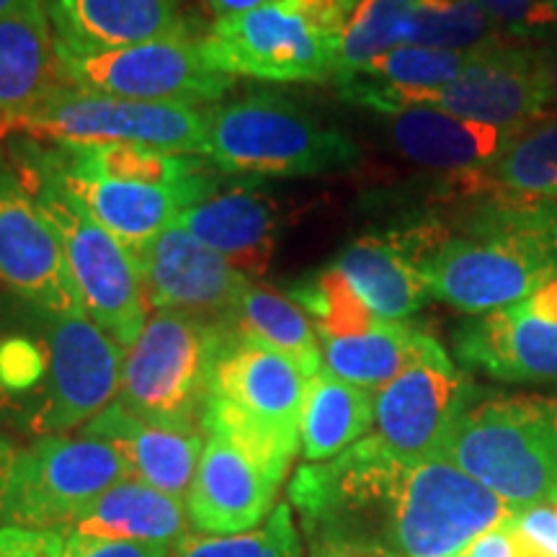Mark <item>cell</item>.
Listing matches in <instances>:
<instances>
[{"instance_id": "6da1fadb", "label": "cell", "mask_w": 557, "mask_h": 557, "mask_svg": "<svg viewBox=\"0 0 557 557\" xmlns=\"http://www.w3.org/2000/svg\"><path fill=\"white\" fill-rule=\"evenodd\" d=\"M289 500L315 557H451L517 513L449 459H403L374 434L299 468Z\"/></svg>"}, {"instance_id": "7a4b0ae2", "label": "cell", "mask_w": 557, "mask_h": 557, "mask_svg": "<svg viewBox=\"0 0 557 557\" xmlns=\"http://www.w3.org/2000/svg\"><path fill=\"white\" fill-rule=\"evenodd\" d=\"M9 156L24 186L58 233L88 318L129 348L148 323V299L132 250L101 227L75 197L62 178L52 148H41L37 139L16 137Z\"/></svg>"}, {"instance_id": "3957f363", "label": "cell", "mask_w": 557, "mask_h": 557, "mask_svg": "<svg viewBox=\"0 0 557 557\" xmlns=\"http://www.w3.org/2000/svg\"><path fill=\"white\" fill-rule=\"evenodd\" d=\"M310 374L227 325L214 359L201 431L227 438L278 485L302 449L299 429Z\"/></svg>"}, {"instance_id": "277c9868", "label": "cell", "mask_w": 557, "mask_h": 557, "mask_svg": "<svg viewBox=\"0 0 557 557\" xmlns=\"http://www.w3.org/2000/svg\"><path fill=\"white\" fill-rule=\"evenodd\" d=\"M444 459L517 513L557 504V398L493 395L470 403Z\"/></svg>"}, {"instance_id": "5b68a950", "label": "cell", "mask_w": 557, "mask_h": 557, "mask_svg": "<svg viewBox=\"0 0 557 557\" xmlns=\"http://www.w3.org/2000/svg\"><path fill=\"white\" fill-rule=\"evenodd\" d=\"M201 158L238 176L302 178L354 169L359 148L284 96L250 94L209 109Z\"/></svg>"}, {"instance_id": "8992f818", "label": "cell", "mask_w": 557, "mask_h": 557, "mask_svg": "<svg viewBox=\"0 0 557 557\" xmlns=\"http://www.w3.org/2000/svg\"><path fill=\"white\" fill-rule=\"evenodd\" d=\"M348 11L341 0H274L214 18L199 45L214 73L274 83H325L336 75Z\"/></svg>"}, {"instance_id": "52a82bcc", "label": "cell", "mask_w": 557, "mask_h": 557, "mask_svg": "<svg viewBox=\"0 0 557 557\" xmlns=\"http://www.w3.org/2000/svg\"><path fill=\"white\" fill-rule=\"evenodd\" d=\"M225 333L227 323L186 312H156L124 354L116 400L156 426L201 431Z\"/></svg>"}, {"instance_id": "ba28073f", "label": "cell", "mask_w": 557, "mask_h": 557, "mask_svg": "<svg viewBox=\"0 0 557 557\" xmlns=\"http://www.w3.org/2000/svg\"><path fill=\"white\" fill-rule=\"evenodd\" d=\"M209 109L184 103H143L54 86L41 99L0 122V137L52 139L58 145H148L201 156Z\"/></svg>"}, {"instance_id": "9c48e42d", "label": "cell", "mask_w": 557, "mask_h": 557, "mask_svg": "<svg viewBox=\"0 0 557 557\" xmlns=\"http://www.w3.org/2000/svg\"><path fill=\"white\" fill-rule=\"evenodd\" d=\"M129 478L124 457L107 442L45 436L16 457L3 524L70 532L109 487Z\"/></svg>"}, {"instance_id": "30bf717a", "label": "cell", "mask_w": 557, "mask_h": 557, "mask_svg": "<svg viewBox=\"0 0 557 557\" xmlns=\"http://www.w3.org/2000/svg\"><path fill=\"white\" fill-rule=\"evenodd\" d=\"M199 39L191 32L109 52H67L58 47L60 81L88 94L143 103L199 107L220 101L235 78L207 65Z\"/></svg>"}, {"instance_id": "8fae6325", "label": "cell", "mask_w": 557, "mask_h": 557, "mask_svg": "<svg viewBox=\"0 0 557 557\" xmlns=\"http://www.w3.org/2000/svg\"><path fill=\"white\" fill-rule=\"evenodd\" d=\"M470 380L434 336L374 395V436L403 459H444L457 418L472 403Z\"/></svg>"}, {"instance_id": "7c38bea8", "label": "cell", "mask_w": 557, "mask_h": 557, "mask_svg": "<svg viewBox=\"0 0 557 557\" xmlns=\"http://www.w3.org/2000/svg\"><path fill=\"white\" fill-rule=\"evenodd\" d=\"M0 284L41 315L86 312L60 238L0 150Z\"/></svg>"}, {"instance_id": "4fadbf2b", "label": "cell", "mask_w": 557, "mask_h": 557, "mask_svg": "<svg viewBox=\"0 0 557 557\" xmlns=\"http://www.w3.org/2000/svg\"><path fill=\"white\" fill-rule=\"evenodd\" d=\"M50 346V377L41 429L67 431L83 426L120 395L124 348L99 329L88 312L45 315Z\"/></svg>"}, {"instance_id": "5bb4252c", "label": "cell", "mask_w": 557, "mask_h": 557, "mask_svg": "<svg viewBox=\"0 0 557 557\" xmlns=\"http://www.w3.org/2000/svg\"><path fill=\"white\" fill-rule=\"evenodd\" d=\"M132 256L145 299L158 312H186L230 323L243 289L250 284V276L176 222Z\"/></svg>"}, {"instance_id": "9a60e30c", "label": "cell", "mask_w": 557, "mask_h": 557, "mask_svg": "<svg viewBox=\"0 0 557 557\" xmlns=\"http://www.w3.org/2000/svg\"><path fill=\"white\" fill-rule=\"evenodd\" d=\"M431 107L521 135L549 109L537 52L508 41L470 52L459 78L438 90Z\"/></svg>"}, {"instance_id": "2e32d148", "label": "cell", "mask_w": 557, "mask_h": 557, "mask_svg": "<svg viewBox=\"0 0 557 557\" xmlns=\"http://www.w3.org/2000/svg\"><path fill=\"white\" fill-rule=\"evenodd\" d=\"M58 169L65 184L75 191L94 220L107 227L124 248L139 250L158 238L186 207L199 201L205 194L214 189V181L197 173L189 181L176 186H152V184H129V181L103 178L99 173L73 163L62 148H52Z\"/></svg>"}, {"instance_id": "e0dca14e", "label": "cell", "mask_w": 557, "mask_h": 557, "mask_svg": "<svg viewBox=\"0 0 557 557\" xmlns=\"http://www.w3.org/2000/svg\"><path fill=\"white\" fill-rule=\"evenodd\" d=\"M278 483L227 438L207 434L197 475L186 496L189 527L199 534H243L276 508Z\"/></svg>"}, {"instance_id": "ac0fdd59", "label": "cell", "mask_w": 557, "mask_h": 557, "mask_svg": "<svg viewBox=\"0 0 557 557\" xmlns=\"http://www.w3.org/2000/svg\"><path fill=\"white\" fill-rule=\"evenodd\" d=\"M455 348L462 364L493 380H557V320L532 315L521 302L459 325Z\"/></svg>"}, {"instance_id": "d6986e66", "label": "cell", "mask_w": 557, "mask_h": 557, "mask_svg": "<svg viewBox=\"0 0 557 557\" xmlns=\"http://www.w3.org/2000/svg\"><path fill=\"white\" fill-rule=\"evenodd\" d=\"M47 16L67 52H109L191 34L178 0H47Z\"/></svg>"}, {"instance_id": "ffe728a7", "label": "cell", "mask_w": 557, "mask_h": 557, "mask_svg": "<svg viewBox=\"0 0 557 557\" xmlns=\"http://www.w3.org/2000/svg\"><path fill=\"white\" fill-rule=\"evenodd\" d=\"M83 436L111 444L124 457L132 478L181 500L189 496L207 442L201 431H181L143 421L120 400L90 418L83 426Z\"/></svg>"}, {"instance_id": "44dd1931", "label": "cell", "mask_w": 557, "mask_h": 557, "mask_svg": "<svg viewBox=\"0 0 557 557\" xmlns=\"http://www.w3.org/2000/svg\"><path fill=\"white\" fill-rule=\"evenodd\" d=\"M387 129L403 158L451 176L491 169L517 137V132L465 120L431 103L387 116Z\"/></svg>"}, {"instance_id": "7402d4cb", "label": "cell", "mask_w": 557, "mask_h": 557, "mask_svg": "<svg viewBox=\"0 0 557 557\" xmlns=\"http://www.w3.org/2000/svg\"><path fill=\"white\" fill-rule=\"evenodd\" d=\"M333 267L380 320L406 323L431 297L408 227L361 235L341 250Z\"/></svg>"}, {"instance_id": "603a6c76", "label": "cell", "mask_w": 557, "mask_h": 557, "mask_svg": "<svg viewBox=\"0 0 557 557\" xmlns=\"http://www.w3.org/2000/svg\"><path fill=\"white\" fill-rule=\"evenodd\" d=\"M468 58L470 54L462 52L403 45L354 73L338 75L333 83L344 101L393 116L403 109L434 101L438 90L459 78Z\"/></svg>"}, {"instance_id": "cb8c5ba5", "label": "cell", "mask_w": 557, "mask_h": 557, "mask_svg": "<svg viewBox=\"0 0 557 557\" xmlns=\"http://www.w3.org/2000/svg\"><path fill=\"white\" fill-rule=\"evenodd\" d=\"M186 233L246 276L267 271L276 246L274 205L246 186L209 191L176 218Z\"/></svg>"}, {"instance_id": "d4e9b609", "label": "cell", "mask_w": 557, "mask_h": 557, "mask_svg": "<svg viewBox=\"0 0 557 557\" xmlns=\"http://www.w3.org/2000/svg\"><path fill=\"white\" fill-rule=\"evenodd\" d=\"M60 83L58 41L47 3L0 18V122Z\"/></svg>"}, {"instance_id": "484cf974", "label": "cell", "mask_w": 557, "mask_h": 557, "mask_svg": "<svg viewBox=\"0 0 557 557\" xmlns=\"http://www.w3.org/2000/svg\"><path fill=\"white\" fill-rule=\"evenodd\" d=\"M70 532L101 540L165 542L173 545L189 532L186 500L129 478L109 487L103 496L75 521ZM67 532V534H70Z\"/></svg>"}, {"instance_id": "4316f807", "label": "cell", "mask_w": 557, "mask_h": 557, "mask_svg": "<svg viewBox=\"0 0 557 557\" xmlns=\"http://www.w3.org/2000/svg\"><path fill=\"white\" fill-rule=\"evenodd\" d=\"M374 395L377 393L372 389L357 387L338 380L329 369H320L310 382L299 429L305 459L329 462L361 442L374 426Z\"/></svg>"}, {"instance_id": "83f0119b", "label": "cell", "mask_w": 557, "mask_h": 557, "mask_svg": "<svg viewBox=\"0 0 557 557\" xmlns=\"http://www.w3.org/2000/svg\"><path fill=\"white\" fill-rule=\"evenodd\" d=\"M227 325L292 359L310 377L323 369V348L315 325L289 295L250 282Z\"/></svg>"}, {"instance_id": "f1b7e54d", "label": "cell", "mask_w": 557, "mask_h": 557, "mask_svg": "<svg viewBox=\"0 0 557 557\" xmlns=\"http://www.w3.org/2000/svg\"><path fill=\"white\" fill-rule=\"evenodd\" d=\"M423 336L426 333L413 325L380 320L374 329L357 336L320 338L323 369L338 380L377 393L416 359Z\"/></svg>"}, {"instance_id": "f546056e", "label": "cell", "mask_w": 557, "mask_h": 557, "mask_svg": "<svg viewBox=\"0 0 557 557\" xmlns=\"http://www.w3.org/2000/svg\"><path fill=\"white\" fill-rule=\"evenodd\" d=\"M478 194L557 201V116L540 120L513 137L491 169L478 171Z\"/></svg>"}, {"instance_id": "4dcf8cb0", "label": "cell", "mask_w": 557, "mask_h": 557, "mask_svg": "<svg viewBox=\"0 0 557 557\" xmlns=\"http://www.w3.org/2000/svg\"><path fill=\"white\" fill-rule=\"evenodd\" d=\"M73 163L99 173L103 178L129 181V184L176 186L201 173L199 156H181L148 148V145H58Z\"/></svg>"}, {"instance_id": "1f68e13d", "label": "cell", "mask_w": 557, "mask_h": 557, "mask_svg": "<svg viewBox=\"0 0 557 557\" xmlns=\"http://www.w3.org/2000/svg\"><path fill=\"white\" fill-rule=\"evenodd\" d=\"M508 41L478 0H416L408 45L449 52H478Z\"/></svg>"}, {"instance_id": "d6a6232c", "label": "cell", "mask_w": 557, "mask_h": 557, "mask_svg": "<svg viewBox=\"0 0 557 557\" xmlns=\"http://www.w3.org/2000/svg\"><path fill=\"white\" fill-rule=\"evenodd\" d=\"M413 9L416 0H359L341 32L333 81L369 65L395 47L408 45Z\"/></svg>"}, {"instance_id": "836d02e7", "label": "cell", "mask_w": 557, "mask_h": 557, "mask_svg": "<svg viewBox=\"0 0 557 557\" xmlns=\"http://www.w3.org/2000/svg\"><path fill=\"white\" fill-rule=\"evenodd\" d=\"M289 297L308 312L320 338L357 336L380 323V318L361 302L351 284L333 263L295 284L289 289Z\"/></svg>"}, {"instance_id": "e575fe53", "label": "cell", "mask_w": 557, "mask_h": 557, "mask_svg": "<svg viewBox=\"0 0 557 557\" xmlns=\"http://www.w3.org/2000/svg\"><path fill=\"white\" fill-rule=\"evenodd\" d=\"M169 557H302V542L289 504H282L250 532L218 537L186 532L173 542Z\"/></svg>"}, {"instance_id": "d590c367", "label": "cell", "mask_w": 557, "mask_h": 557, "mask_svg": "<svg viewBox=\"0 0 557 557\" xmlns=\"http://www.w3.org/2000/svg\"><path fill=\"white\" fill-rule=\"evenodd\" d=\"M478 5L506 37L557 34V0H478Z\"/></svg>"}, {"instance_id": "8d00e7d4", "label": "cell", "mask_w": 557, "mask_h": 557, "mask_svg": "<svg viewBox=\"0 0 557 557\" xmlns=\"http://www.w3.org/2000/svg\"><path fill=\"white\" fill-rule=\"evenodd\" d=\"M506 527L517 557H557V504L513 513Z\"/></svg>"}, {"instance_id": "74e56055", "label": "cell", "mask_w": 557, "mask_h": 557, "mask_svg": "<svg viewBox=\"0 0 557 557\" xmlns=\"http://www.w3.org/2000/svg\"><path fill=\"white\" fill-rule=\"evenodd\" d=\"M45 354L29 338H5L0 341V387L21 393L37 385L45 374Z\"/></svg>"}, {"instance_id": "f35d334b", "label": "cell", "mask_w": 557, "mask_h": 557, "mask_svg": "<svg viewBox=\"0 0 557 557\" xmlns=\"http://www.w3.org/2000/svg\"><path fill=\"white\" fill-rule=\"evenodd\" d=\"M67 532L0 524V557H65Z\"/></svg>"}, {"instance_id": "ab89813d", "label": "cell", "mask_w": 557, "mask_h": 557, "mask_svg": "<svg viewBox=\"0 0 557 557\" xmlns=\"http://www.w3.org/2000/svg\"><path fill=\"white\" fill-rule=\"evenodd\" d=\"M171 545L165 542H124L67 534L65 557H169Z\"/></svg>"}, {"instance_id": "60d3db41", "label": "cell", "mask_w": 557, "mask_h": 557, "mask_svg": "<svg viewBox=\"0 0 557 557\" xmlns=\"http://www.w3.org/2000/svg\"><path fill=\"white\" fill-rule=\"evenodd\" d=\"M506 521H500L498 527L487 529V532L480 534V537L468 547V555L470 557H517L513 555L511 534H508Z\"/></svg>"}, {"instance_id": "b9f144b4", "label": "cell", "mask_w": 557, "mask_h": 557, "mask_svg": "<svg viewBox=\"0 0 557 557\" xmlns=\"http://www.w3.org/2000/svg\"><path fill=\"white\" fill-rule=\"evenodd\" d=\"M521 305L537 318L557 320V276L553 282L542 284L537 292H532L527 299H521Z\"/></svg>"}, {"instance_id": "7bdbcfd3", "label": "cell", "mask_w": 557, "mask_h": 557, "mask_svg": "<svg viewBox=\"0 0 557 557\" xmlns=\"http://www.w3.org/2000/svg\"><path fill=\"white\" fill-rule=\"evenodd\" d=\"M534 52H537L542 78H545V86H547L549 107H557V45L542 47V50H534Z\"/></svg>"}, {"instance_id": "ee69618b", "label": "cell", "mask_w": 557, "mask_h": 557, "mask_svg": "<svg viewBox=\"0 0 557 557\" xmlns=\"http://www.w3.org/2000/svg\"><path fill=\"white\" fill-rule=\"evenodd\" d=\"M207 9L214 13V18H230V16H240V13L256 11L261 5L274 3V0H205Z\"/></svg>"}, {"instance_id": "f6af8a7d", "label": "cell", "mask_w": 557, "mask_h": 557, "mask_svg": "<svg viewBox=\"0 0 557 557\" xmlns=\"http://www.w3.org/2000/svg\"><path fill=\"white\" fill-rule=\"evenodd\" d=\"M16 451L3 436H0V524H3V511H5V498H9V485L13 475V465H16Z\"/></svg>"}, {"instance_id": "bcb514c9", "label": "cell", "mask_w": 557, "mask_h": 557, "mask_svg": "<svg viewBox=\"0 0 557 557\" xmlns=\"http://www.w3.org/2000/svg\"><path fill=\"white\" fill-rule=\"evenodd\" d=\"M37 3H47V0H0V18L11 16V13L16 11L29 9V5H37Z\"/></svg>"}, {"instance_id": "7dc6e473", "label": "cell", "mask_w": 557, "mask_h": 557, "mask_svg": "<svg viewBox=\"0 0 557 557\" xmlns=\"http://www.w3.org/2000/svg\"><path fill=\"white\" fill-rule=\"evenodd\" d=\"M341 3H344V5H346V9H348V11H351V9H354V5H357V3H359V0H341Z\"/></svg>"}, {"instance_id": "c3c4849f", "label": "cell", "mask_w": 557, "mask_h": 557, "mask_svg": "<svg viewBox=\"0 0 557 557\" xmlns=\"http://www.w3.org/2000/svg\"><path fill=\"white\" fill-rule=\"evenodd\" d=\"M451 557H470V555H468V549H462V553H457V555H451Z\"/></svg>"}]
</instances>
